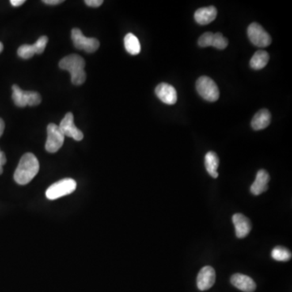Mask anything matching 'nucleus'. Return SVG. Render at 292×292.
<instances>
[{"label": "nucleus", "mask_w": 292, "mask_h": 292, "mask_svg": "<svg viewBox=\"0 0 292 292\" xmlns=\"http://www.w3.org/2000/svg\"><path fill=\"white\" fill-rule=\"evenodd\" d=\"M7 163L6 156L4 154V152L0 150V175H2L4 170H3V167H4V164Z\"/></svg>", "instance_id": "obj_25"}, {"label": "nucleus", "mask_w": 292, "mask_h": 292, "mask_svg": "<svg viewBox=\"0 0 292 292\" xmlns=\"http://www.w3.org/2000/svg\"><path fill=\"white\" fill-rule=\"evenodd\" d=\"M72 40L75 47L78 50H83L87 53H93L99 48L100 43L98 39L93 38H86L83 35L81 29L75 28L72 30Z\"/></svg>", "instance_id": "obj_6"}, {"label": "nucleus", "mask_w": 292, "mask_h": 292, "mask_svg": "<svg viewBox=\"0 0 292 292\" xmlns=\"http://www.w3.org/2000/svg\"><path fill=\"white\" fill-rule=\"evenodd\" d=\"M271 256L277 262H288L291 258V252L284 247L277 246L272 250Z\"/></svg>", "instance_id": "obj_21"}, {"label": "nucleus", "mask_w": 292, "mask_h": 292, "mask_svg": "<svg viewBox=\"0 0 292 292\" xmlns=\"http://www.w3.org/2000/svg\"><path fill=\"white\" fill-rule=\"evenodd\" d=\"M232 222H233L235 229H236V235L239 239H243L248 236L252 229V225L246 216L242 214H234L232 217Z\"/></svg>", "instance_id": "obj_13"}, {"label": "nucleus", "mask_w": 292, "mask_h": 292, "mask_svg": "<svg viewBox=\"0 0 292 292\" xmlns=\"http://www.w3.org/2000/svg\"><path fill=\"white\" fill-rule=\"evenodd\" d=\"M216 280L215 270L211 266H205L200 270L197 278V285L200 290H207L214 286Z\"/></svg>", "instance_id": "obj_11"}, {"label": "nucleus", "mask_w": 292, "mask_h": 292, "mask_svg": "<svg viewBox=\"0 0 292 292\" xmlns=\"http://www.w3.org/2000/svg\"><path fill=\"white\" fill-rule=\"evenodd\" d=\"M231 282L235 287L244 292H253L256 288L253 279L244 274H234L231 278Z\"/></svg>", "instance_id": "obj_14"}, {"label": "nucleus", "mask_w": 292, "mask_h": 292, "mask_svg": "<svg viewBox=\"0 0 292 292\" xmlns=\"http://www.w3.org/2000/svg\"><path fill=\"white\" fill-rule=\"evenodd\" d=\"M47 43H48V38L47 36L40 37L35 44H24L19 47L17 54L20 58L28 59V58H32L35 54H39V55L43 54L45 48L47 47Z\"/></svg>", "instance_id": "obj_9"}, {"label": "nucleus", "mask_w": 292, "mask_h": 292, "mask_svg": "<svg viewBox=\"0 0 292 292\" xmlns=\"http://www.w3.org/2000/svg\"><path fill=\"white\" fill-rule=\"evenodd\" d=\"M270 121H271V114L270 111L267 109H262L254 115L251 125L254 130L259 131L268 127Z\"/></svg>", "instance_id": "obj_17"}, {"label": "nucleus", "mask_w": 292, "mask_h": 292, "mask_svg": "<svg viewBox=\"0 0 292 292\" xmlns=\"http://www.w3.org/2000/svg\"><path fill=\"white\" fill-rule=\"evenodd\" d=\"M12 99L16 106L25 107L38 106L42 102L41 95L35 91H24L18 85H12Z\"/></svg>", "instance_id": "obj_3"}, {"label": "nucleus", "mask_w": 292, "mask_h": 292, "mask_svg": "<svg viewBox=\"0 0 292 292\" xmlns=\"http://www.w3.org/2000/svg\"><path fill=\"white\" fill-rule=\"evenodd\" d=\"M270 60V55L265 51H257L250 60V66L254 70L264 69Z\"/></svg>", "instance_id": "obj_19"}, {"label": "nucleus", "mask_w": 292, "mask_h": 292, "mask_svg": "<svg viewBox=\"0 0 292 292\" xmlns=\"http://www.w3.org/2000/svg\"><path fill=\"white\" fill-rule=\"evenodd\" d=\"M64 135L55 123H50L47 126V140L46 150L49 153H56L62 147L64 142Z\"/></svg>", "instance_id": "obj_8"}, {"label": "nucleus", "mask_w": 292, "mask_h": 292, "mask_svg": "<svg viewBox=\"0 0 292 292\" xmlns=\"http://www.w3.org/2000/svg\"><path fill=\"white\" fill-rule=\"evenodd\" d=\"M58 127L64 137H71L77 141H81L84 138L82 132L76 127L74 123V116L71 112L66 114Z\"/></svg>", "instance_id": "obj_10"}, {"label": "nucleus", "mask_w": 292, "mask_h": 292, "mask_svg": "<svg viewBox=\"0 0 292 292\" xmlns=\"http://www.w3.org/2000/svg\"><path fill=\"white\" fill-rule=\"evenodd\" d=\"M76 188L77 182L75 181L74 179L69 178L61 179L48 187V189L46 191V197L47 199L53 201L73 193Z\"/></svg>", "instance_id": "obj_4"}, {"label": "nucleus", "mask_w": 292, "mask_h": 292, "mask_svg": "<svg viewBox=\"0 0 292 292\" xmlns=\"http://www.w3.org/2000/svg\"><path fill=\"white\" fill-rule=\"evenodd\" d=\"M218 15V11L214 6L206 7L199 8L196 11L194 19L196 22L202 25L210 24L215 20Z\"/></svg>", "instance_id": "obj_16"}, {"label": "nucleus", "mask_w": 292, "mask_h": 292, "mask_svg": "<svg viewBox=\"0 0 292 292\" xmlns=\"http://www.w3.org/2000/svg\"><path fill=\"white\" fill-rule=\"evenodd\" d=\"M124 47L126 51L132 55H137L141 52V43L139 39L133 34H127L124 38Z\"/></svg>", "instance_id": "obj_20"}, {"label": "nucleus", "mask_w": 292, "mask_h": 292, "mask_svg": "<svg viewBox=\"0 0 292 292\" xmlns=\"http://www.w3.org/2000/svg\"><path fill=\"white\" fill-rule=\"evenodd\" d=\"M4 127H5V124H4V120L0 119V137H2L3 133H4Z\"/></svg>", "instance_id": "obj_28"}, {"label": "nucleus", "mask_w": 292, "mask_h": 292, "mask_svg": "<svg viewBox=\"0 0 292 292\" xmlns=\"http://www.w3.org/2000/svg\"><path fill=\"white\" fill-rule=\"evenodd\" d=\"M39 161L35 154L27 153L20 158L14 173V179L20 185H25L36 176L39 172Z\"/></svg>", "instance_id": "obj_1"}, {"label": "nucleus", "mask_w": 292, "mask_h": 292, "mask_svg": "<svg viewBox=\"0 0 292 292\" xmlns=\"http://www.w3.org/2000/svg\"><path fill=\"white\" fill-rule=\"evenodd\" d=\"M270 175L265 170H260L256 174V179L250 187V191L255 196L261 195L268 189Z\"/></svg>", "instance_id": "obj_15"}, {"label": "nucleus", "mask_w": 292, "mask_h": 292, "mask_svg": "<svg viewBox=\"0 0 292 292\" xmlns=\"http://www.w3.org/2000/svg\"><path fill=\"white\" fill-rule=\"evenodd\" d=\"M3 50H4V45L2 44V43H0V53L2 52Z\"/></svg>", "instance_id": "obj_29"}, {"label": "nucleus", "mask_w": 292, "mask_h": 292, "mask_svg": "<svg viewBox=\"0 0 292 292\" xmlns=\"http://www.w3.org/2000/svg\"><path fill=\"white\" fill-rule=\"evenodd\" d=\"M58 65L62 70L69 71L70 73L71 80L73 85H82L86 80L85 59L80 55H68L61 59Z\"/></svg>", "instance_id": "obj_2"}, {"label": "nucleus", "mask_w": 292, "mask_h": 292, "mask_svg": "<svg viewBox=\"0 0 292 292\" xmlns=\"http://www.w3.org/2000/svg\"><path fill=\"white\" fill-rule=\"evenodd\" d=\"M25 1L24 0H11L10 4L13 7L21 6L23 4H24Z\"/></svg>", "instance_id": "obj_27"}, {"label": "nucleus", "mask_w": 292, "mask_h": 292, "mask_svg": "<svg viewBox=\"0 0 292 292\" xmlns=\"http://www.w3.org/2000/svg\"><path fill=\"white\" fill-rule=\"evenodd\" d=\"M214 34L211 32L205 33L198 39V45L201 47H211L212 39Z\"/></svg>", "instance_id": "obj_23"}, {"label": "nucleus", "mask_w": 292, "mask_h": 292, "mask_svg": "<svg viewBox=\"0 0 292 292\" xmlns=\"http://www.w3.org/2000/svg\"><path fill=\"white\" fill-rule=\"evenodd\" d=\"M197 90L202 99L208 102L218 101L219 99V89L211 78L208 77H201L196 84Z\"/></svg>", "instance_id": "obj_5"}, {"label": "nucleus", "mask_w": 292, "mask_h": 292, "mask_svg": "<svg viewBox=\"0 0 292 292\" xmlns=\"http://www.w3.org/2000/svg\"><path fill=\"white\" fill-rule=\"evenodd\" d=\"M85 4L92 8H99L103 4V0H85Z\"/></svg>", "instance_id": "obj_24"}, {"label": "nucleus", "mask_w": 292, "mask_h": 292, "mask_svg": "<svg viewBox=\"0 0 292 292\" xmlns=\"http://www.w3.org/2000/svg\"><path fill=\"white\" fill-rule=\"evenodd\" d=\"M43 2L47 5H58L63 3V1L62 0H43Z\"/></svg>", "instance_id": "obj_26"}, {"label": "nucleus", "mask_w": 292, "mask_h": 292, "mask_svg": "<svg viewBox=\"0 0 292 292\" xmlns=\"http://www.w3.org/2000/svg\"><path fill=\"white\" fill-rule=\"evenodd\" d=\"M155 93L161 102L168 105H174L177 102V92L172 85L161 83L156 87Z\"/></svg>", "instance_id": "obj_12"}, {"label": "nucleus", "mask_w": 292, "mask_h": 292, "mask_svg": "<svg viewBox=\"0 0 292 292\" xmlns=\"http://www.w3.org/2000/svg\"><path fill=\"white\" fill-rule=\"evenodd\" d=\"M248 36L251 43L260 48L267 47L271 44V37L258 23H252L248 28Z\"/></svg>", "instance_id": "obj_7"}, {"label": "nucleus", "mask_w": 292, "mask_h": 292, "mask_svg": "<svg viewBox=\"0 0 292 292\" xmlns=\"http://www.w3.org/2000/svg\"><path fill=\"white\" fill-rule=\"evenodd\" d=\"M205 166L206 171L212 177H218V168L219 166V158L216 153L213 151L208 152L205 157Z\"/></svg>", "instance_id": "obj_18"}, {"label": "nucleus", "mask_w": 292, "mask_h": 292, "mask_svg": "<svg viewBox=\"0 0 292 292\" xmlns=\"http://www.w3.org/2000/svg\"><path fill=\"white\" fill-rule=\"evenodd\" d=\"M228 46V39L221 33L214 34L213 39H212L211 47H215L218 50H224Z\"/></svg>", "instance_id": "obj_22"}]
</instances>
